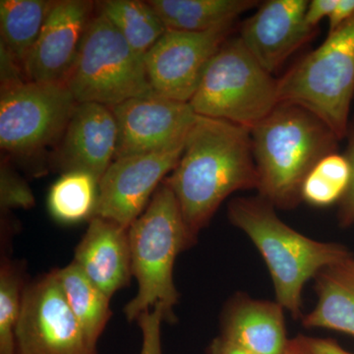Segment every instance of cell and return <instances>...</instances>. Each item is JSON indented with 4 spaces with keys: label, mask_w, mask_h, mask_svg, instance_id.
Returning <instances> with one entry per match:
<instances>
[{
    "label": "cell",
    "mask_w": 354,
    "mask_h": 354,
    "mask_svg": "<svg viewBox=\"0 0 354 354\" xmlns=\"http://www.w3.org/2000/svg\"><path fill=\"white\" fill-rule=\"evenodd\" d=\"M164 181L174 193L195 243L230 194L258 188L250 129L197 114L183 155Z\"/></svg>",
    "instance_id": "1"
},
{
    "label": "cell",
    "mask_w": 354,
    "mask_h": 354,
    "mask_svg": "<svg viewBox=\"0 0 354 354\" xmlns=\"http://www.w3.org/2000/svg\"><path fill=\"white\" fill-rule=\"evenodd\" d=\"M250 133L258 192L283 209L302 201L307 174L321 158L337 152L339 141L318 116L288 102H279Z\"/></svg>",
    "instance_id": "2"
},
{
    "label": "cell",
    "mask_w": 354,
    "mask_h": 354,
    "mask_svg": "<svg viewBox=\"0 0 354 354\" xmlns=\"http://www.w3.org/2000/svg\"><path fill=\"white\" fill-rule=\"evenodd\" d=\"M265 198L239 197L228 204V218L262 254L271 272L278 304L293 318L301 316L305 283L330 266L351 257L344 246L310 239L288 227Z\"/></svg>",
    "instance_id": "3"
},
{
    "label": "cell",
    "mask_w": 354,
    "mask_h": 354,
    "mask_svg": "<svg viewBox=\"0 0 354 354\" xmlns=\"http://www.w3.org/2000/svg\"><path fill=\"white\" fill-rule=\"evenodd\" d=\"M132 276L137 295L124 307L129 322L144 312L162 310L165 321H176L174 307L179 293L174 281V267L179 253L193 246L174 193L162 183L145 211L128 228Z\"/></svg>",
    "instance_id": "4"
},
{
    "label": "cell",
    "mask_w": 354,
    "mask_h": 354,
    "mask_svg": "<svg viewBox=\"0 0 354 354\" xmlns=\"http://www.w3.org/2000/svg\"><path fill=\"white\" fill-rule=\"evenodd\" d=\"M278 91L279 102L306 109L339 141L346 138L354 97V16L293 65L278 80Z\"/></svg>",
    "instance_id": "5"
},
{
    "label": "cell",
    "mask_w": 354,
    "mask_h": 354,
    "mask_svg": "<svg viewBox=\"0 0 354 354\" xmlns=\"http://www.w3.org/2000/svg\"><path fill=\"white\" fill-rule=\"evenodd\" d=\"M198 115L252 129L279 104L278 80L230 37L209 62L189 102Z\"/></svg>",
    "instance_id": "6"
},
{
    "label": "cell",
    "mask_w": 354,
    "mask_h": 354,
    "mask_svg": "<svg viewBox=\"0 0 354 354\" xmlns=\"http://www.w3.org/2000/svg\"><path fill=\"white\" fill-rule=\"evenodd\" d=\"M65 84L77 102L109 108L153 93L144 58L101 12L88 22L75 66Z\"/></svg>",
    "instance_id": "7"
},
{
    "label": "cell",
    "mask_w": 354,
    "mask_h": 354,
    "mask_svg": "<svg viewBox=\"0 0 354 354\" xmlns=\"http://www.w3.org/2000/svg\"><path fill=\"white\" fill-rule=\"evenodd\" d=\"M77 102L66 84L26 81L0 92V146L16 157H32L57 145Z\"/></svg>",
    "instance_id": "8"
},
{
    "label": "cell",
    "mask_w": 354,
    "mask_h": 354,
    "mask_svg": "<svg viewBox=\"0 0 354 354\" xmlns=\"http://www.w3.org/2000/svg\"><path fill=\"white\" fill-rule=\"evenodd\" d=\"M15 353L97 354L67 304L55 269L26 286Z\"/></svg>",
    "instance_id": "9"
},
{
    "label": "cell",
    "mask_w": 354,
    "mask_h": 354,
    "mask_svg": "<svg viewBox=\"0 0 354 354\" xmlns=\"http://www.w3.org/2000/svg\"><path fill=\"white\" fill-rule=\"evenodd\" d=\"M235 23L232 21L205 32L167 29L144 58L153 92L189 102L209 62L232 37Z\"/></svg>",
    "instance_id": "10"
},
{
    "label": "cell",
    "mask_w": 354,
    "mask_h": 354,
    "mask_svg": "<svg viewBox=\"0 0 354 354\" xmlns=\"http://www.w3.org/2000/svg\"><path fill=\"white\" fill-rule=\"evenodd\" d=\"M111 109L118 129L114 160L184 145L197 118L190 102L153 92Z\"/></svg>",
    "instance_id": "11"
},
{
    "label": "cell",
    "mask_w": 354,
    "mask_h": 354,
    "mask_svg": "<svg viewBox=\"0 0 354 354\" xmlns=\"http://www.w3.org/2000/svg\"><path fill=\"white\" fill-rule=\"evenodd\" d=\"M183 148L184 145L114 160L100 180L94 216L129 228L174 171Z\"/></svg>",
    "instance_id": "12"
},
{
    "label": "cell",
    "mask_w": 354,
    "mask_h": 354,
    "mask_svg": "<svg viewBox=\"0 0 354 354\" xmlns=\"http://www.w3.org/2000/svg\"><path fill=\"white\" fill-rule=\"evenodd\" d=\"M94 2L55 1L41 34L24 62L26 78L32 82L66 83L75 66Z\"/></svg>",
    "instance_id": "13"
},
{
    "label": "cell",
    "mask_w": 354,
    "mask_h": 354,
    "mask_svg": "<svg viewBox=\"0 0 354 354\" xmlns=\"http://www.w3.org/2000/svg\"><path fill=\"white\" fill-rule=\"evenodd\" d=\"M307 0H268L242 23L239 37L261 66L274 73L315 35L305 23Z\"/></svg>",
    "instance_id": "14"
},
{
    "label": "cell",
    "mask_w": 354,
    "mask_h": 354,
    "mask_svg": "<svg viewBox=\"0 0 354 354\" xmlns=\"http://www.w3.org/2000/svg\"><path fill=\"white\" fill-rule=\"evenodd\" d=\"M118 136V123L111 108L77 102L55 155V167L62 174L87 172L100 183L114 160Z\"/></svg>",
    "instance_id": "15"
},
{
    "label": "cell",
    "mask_w": 354,
    "mask_h": 354,
    "mask_svg": "<svg viewBox=\"0 0 354 354\" xmlns=\"http://www.w3.org/2000/svg\"><path fill=\"white\" fill-rule=\"evenodd\" d=\"M73 262L111 299L133 277L128 228L93 216L76 247Z\"/></svg>",
    "instance_id": "16"
},
{
    "label": "cell",
    "mask_w": 354,
    "mask_h": 354,
    "mask_svg": "<svg viewBox=\"0 0 354 354\" xmlns=\"http://www.w3.org/2000/svg\"><path fill=\"white\" fill-rule=\"evenodd\" d=\"M221 337L253 354H286L290 342L281 305L244 297L227 305Z\"/></svg>",
    "instance_id": "17"
},
{
    "label": "cell",
    "mask_w": 354,
    "mask_h": 354,
    "mask_svg": "<svg viewBox=\"0 0 354 354\" xmlns=\"http://www.w3.org/2000/svg\"><path fill=\"white\" fill-rule=\"evenodd\" d=\"M315 279L318 304L304 317L305 327L354 335V258L325 268Z\"/></svg>",
    "instance_id": "18"
},
{
    "label": "cell",
    "mask_w": 354,
    "mask_h": 354,
    "mask_svg": "<svg viewBox=\"0 0 354 354\" xmlns=\"http://www.w3.org/2000/svg\"><path fill=\"white\" fill-rule=\"evenodd\" d=\"M167 29L205 32L260 6L256 0H150Z\"/></svg>",
    "instance_id": "19"
},
{
    "label": "cell",
    "mask_w": 354,
    "mask_h": 354,
    "mask_svg": "<svg viewBox=\"0 0 354 354\" xmlns=\"http://www.w3.org/2000/svg\"><path fill=\"white\" fill-rule=\"evenodd\" d=\"M67 304L92 346L97 342L113 315L111 298L84 274L75 263L55 269Z\"/></svg>",
    "instance_id": "20"
},
{
    "label": "cell",
    "mask_w": 354,
    "mask_h": 354,
    "mask_svg": "<svg viewBox=\"0 0 354 354\" xmlns=\"http://www.w3.org/2000/svg\"><path fill=\"white\" fill-rule=\"evenodd\" d=\"M55 3L53 0L0 1V41L23 66Z\"/></svg>",
    "instance_id": "21"
},
{
    "label": "cell",
    "mask_w": 354,
    "mask_h": 354,
    "mask_svg": "<svg viewBox=\"0 0 354 354\" xmlns=\"http://www.w3.org/2000/svg\"><path fill=\"white\" fill-rule=\"evenodd\" d=\"M99 7V12L108 18L141 57L145 58L167 31V27L149 1L104 0L100 2Z\"/></svg>",
    "instance_id": "22"
},
{
    "label": "cell",
    "mask_w": 354,
    "mask_h": 354,
    "mask_svg": "<svg viewBox=\"0 0 354 354\" xmlns=\"http://www.w3.org/2000/svg\"><path fill=\"white\" fill-rule=\"evenodd\" d=\"M99 180L83 171H69L53 183L48 205L51 216L62 223L90 221L95 216Z\"/></svg>",
    "instance_id": "23"
},
{
    "label": "cell",
    "mask_w": 354,
    "mask_h": 354,
    "mask_svg": "<svg viewBox=\"0 0 354 354\" xmlns=\"http://www.w3.org/2000/svg\"><path fill=\"white\" fill-rule=\"evenodd\" d=\"M351 180V167L346 155L329 153L307 174L301 187V200L324 208L341 202Z\"/></svg>",
    "instance_id": "24"
},
{
    "label": "cell",
    "mask_w": 354,
    "mask_h": 354,
    "mask_svg": "<svg viewBox=\"0 0 354 354\" xmlns=\"http://www.w3.org/2000/svg\"><path fill=\"white\" fill-rule=\"evenodd\" d=\"M28 283L25 265L2 257L0 266V354H16L15 332Z\"/></svg>",
    "instance_id": "25"
},
{
    "label": "cell",
    "mask_w": 354,
    "mask_h": 354,
    "mask_svg": "<svg viewBox=\"0 0 354 354\" xmlns=\"http://www.w3.org/2000/svg\"><path fill=\"white\" fill-rule=\"evenodd\" d=\"M34 195L27 181L14 169L7 158L0 165V209L6 215L11 209H29L35 206Z\"/></svg>",
    "instance_id": "26"
},
{
    "label": "cell",
    "mask_w": 354,
    "mask_h": 354,
    "mask_svg": "<svg viewBox=\"0 0 354 354\" xmlns=\"http://www.w3.org/2000/svg\"><path fill=\"white\" fill-rule=\"evenodd\" d=\"M165 321L162 310L155 308L144 312L137 319L143 335L140 354H162V323Z\"/></svg>",
    "instance_id": "27"
},
{
    "label": "cell",
    "mask_w": 354,
    "mask_h": 354,
    "mask_svg": "<svg viewBox=\"0 0 354 354\" xmlns=\"http://www.w3.org/2000/svg\"><path fill=\"white\" fill-rule=\"evenodd\" d=\"M286 354H353L329 339L297 335L288 342Z\"/></svg>",
    "instance_id": "28"
},
{
    "label": "cell",
    "mask_w": 354,
    "mask_h": 354,
    "mask_svg": "<svg viewBox=\"0 0 354 354\" xmlns=\"http://www.w3.org/2000/svg\"><path fill=\"white\" fill-rule=\"evenodd\" d=\"M346 138H348V147L344 155L351 164V180L346 195L339 202V213H337L339 225L344 227L354 225V118L349 122Z\"/></svg>",
    "instance_id": "29"
},
{
    "label": "cell",
    "mask_w": 354,
    "mask_h": 354,
    "mask_svg": "<svg viewBox=\"0 0 354 354\" xmlns=\"http://www.w3.org/2000/svg\"><path fill=\"white\" fill-rule=\"evenodd\" d=\"M24 66L6 44L0 41V90L15 87L26 82Z\"/></svg>",
    "instance_id": "30"
},
{
    "label": "cell",
    "mask_w": 354,
    "mask_h": 354,
    "mask_svg": "<svg viewBox=\"0 0 354 354\" xmlns=\"http://www.w3.org/2000/svg\"><path fill=\"white\" fill-rule=\"evenodd\" d=\"M337 0H312L309 1L305 13V23L311 29L316 30L317 26L324 19L329 18L330 13L337 6Z\"/></svg>",
    "instance_id": "31"
},
{
    "label": "cell",
    "mask_w": 354,
    "mask_h": 354,
    "mask_svg": "<svg viewBox=\"0 0 354 354\" xmlns=\"http://www.w3.org/2000/svg\"><path fill=\"white\" fill-rule=\"evenodd\" d=\"M354 16V0H337L329 17V34L337 31Z\"/></svg>",
    "instance_id": "32"
},
{
    "label": "cell",
    "mask_w": 354,
    "mask_h": 354,
    "mask_svg": "<svg viewBox=\"0 0 354 354\" xmlns=\"http://www.w3.org/2000/svg\"><path fill=\"white\" fill-rule=\"evenodd\" d=\"M208 354H253L246 349L236 346L234 342L227 341L223 337H216L211 342L208 348Z\"/></svg>",
    "instance_id": "33"
}]
</instances>
